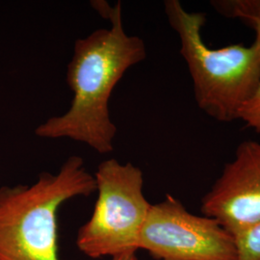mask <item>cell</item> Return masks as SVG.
Returning a JSON list of instances; mask_svg holds the SVG:
<instances>
[{
	"mask_svg": "<svg viewBox=\"0 0 260 260\" xmlns=\"http://www.w3.org/2000/svg\"><path fill=\"white\" fill-rule=\"evenodd\" d=\"M140 249L155 260H237L234 236L212 218L189 212L171 195L151 205Z\"/></svg>",
	"mask_w": 260,
	"mask_h": 260,
	"instance_id": "5b68a950",
	"label": "cell"
},
{
	"mask_svg": "<svg viewBox=\"0 0 260 260\" xmlns=\"http://www.w3.org/2000/svg\"><path fill=\"white\" fill-rule=\"evenodd\" d=\"M237 260H260V223L236 238Z\"/></svg>",
	"mask_w": 260,
	"mask_h": 260,
	"instance_id": "ba28073f",
	"label": "cell"
},
{
	"mask_svg": "<svg viewBox=\"0 0 260 260\" xmlns=\"http://www.w3.org/2000/svg\"><path fill=\"white\" fill-rule=\"evenodd\" d=\"M164 8L179 38L198 106L217 121L238 120L259 81V51L241 44L211 48L202 35L205 14L187 11L178 0L165 1Z\"/></svg>",
	"mask_w": 260,
	"mask_h": 260,
	"instance_id": "3957f363",
	"label": "cell"
},
{
	"mask_svg": "<svg viewBox=\"0 0 260 260\" xmlns=\"http://www.w3.org/2000/svg\"><path fill=\"white\" fill-rule=\"evenodd\" d=\"M104 17L110 27L75 41L66 75L73 92L70 108L35 129L40 138L74 140L101 154L114 150L117 134L109 111L112 93L126 71L147 56L144 41L124 31L121 2L108 6Z\"/></svg>",
	"mask_w": 260,
	"mask_h": 260,
	"instance_id": "6da1fadb",
	"label": "cell"
},
{
	"mask_svg": "<svg viewBox=\"0 0 260 260\" xmlns=\"http://www.w3.org/2000/svg\"><path fill=\"white\" fill-rule=\"evenodd\" d=\"M111 260H140L139 257L136 254V251H127L124 253H121L120 255L112 257Z\"/></svg>",
	"mask_w": 260,
	"mask_h": 260,
	"instance_id": "30bf717a",
	"label": "cell"
},
{
	"mask_svg": "<svg viewBox=\"0 0 260 260\" xmlns=\"http://www.w3.org/2000/svg\"><path fill=\"white\" fill-rule=\"evenodd\" d=\"M95 191L94 177L77 155L56 174L41 173L32 185L0 187V260H60L59 208Z\"/></svg>",
	"mask_w": 260,
	"mask_h": 260,
	"instance_id": "7a4b0ae2",
	"label": "cell"
},
{
	"mask_svg": "<svg viewBox=\"0 0 260 260\" xmlns=\"http://www.w3.org/2000/svg\"><path fill=\"white\" fill-rule=\"evenodd\" d=\"M204 216L235 238L260 223V142L244 141L202 200Z\"/></svg>",
	"mask_w": 260,
	"mask_h": 260,
	"instance_id": "8992f818",
	"label": "cell"
},
{
	"mask_svg": "<svg viewBox=\"0 0 260 260\" xmlns=\"http://www.w3.org/2000/svg\"><path fill=\"white\" fill-rule=\"evenodd\" d=\"M93 177L98 200L92 217L78 231L77 248L92 258L138 251L140 233L151 207L143 192L142 171L112 158L99 165Z\"/></svg>",
	"mask_w": 260,
	"mask_h": 260,
	"instance_id": "277c9868",
	"label": "cell"
},
{
	"mask_svg": "<svg viewBox=\"0 0 260 260\" xmlns=\"http://www.w3.org/2000/svg\"><path fill=\"white\" fill-rule=\"evenodd\" d=\"M212 6L225 17L244 20L255 32L252 46L260 52V0L213 1Z\"/></svg>",
	"mask_w": 260,
	"mask_h": 260,
	"instance_id": "52a82bcc",
	"label": "cell"
},
{
	"mask_svg": "<svg viewBox=\"0 0 260 260\" xmlns=\"http://www.w3.org/2000/svg\"><path fill=\"white\" fill-rule=\"evenodd\" d=\"M238 120L244 121L247 126L260 132V78L251 98L242 106Z\"/></svg>",
	"mask_w": 260,
	"mask_h": 260,
	"instance_id": "9c48e42d",
	"label": "cell"
}]
</instances>
